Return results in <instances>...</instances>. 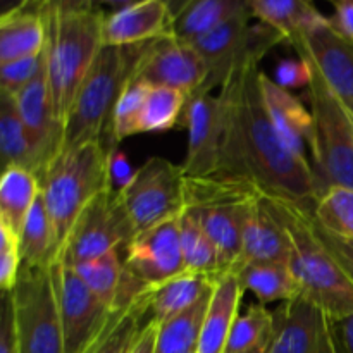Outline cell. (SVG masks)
Listing matches in <instances>:
<instances>
[{"label":"cell","instance_id":"obj_1","mask_svg":"<svg viewBox=\"0 0 353 353\" xmlns=\"http://www.w3.org/2000/svg\"><path fill=\"white\" fill-rule=\"evenodd\" d=\"M259 64L231 72L219 93L223 140L214 176L243 179L262 193L316 205L312 164L296 157L279 140L259 86Z\"/></svg>","mask_w":353,"mask_h":353},{"label":"cell","instance_id":"obj_20","mask_svg":"<svg viewBox=\"0 0 353 353\" xmlns=\"http://www.w3.org/2000/svg\"><path fill=\"white\" fill-rule=\"evenodd\" d=\"M252 264H290V240L279 221L259 196L250 207L241 234V254L231 274Z\"/></svg>","mask_w":353,"mask_h":353},{"label":"cell","instance_id":"obj_38","mask_svg":"<svg viewBox=\"0 0 353 353\" xmlns=\"http://www.w3.org/2000/svg\"><path fill=\"white\" fill-rule=\"evenodd\" d=\"M150 85L130 81L123 95L114 107L112 123H110V140L119 145L126 138L140 134L141 112L147 100Z\"/></svg>","mask_w":353,"mask_h":353},{"label":"cell","instance_id":"obj_3","mask_svg":"<svg viewBox=\"0 0 353 353\" xmlns=\"http://www.w3.org/2000/svg\"><path fill=\"white\" fill-rule=\"evenodd\" d=\"M45 72L55 117L65 124L83 79L102 50L105 12L93 2H45Z\"/></svg>","mask_w":353,"mask_h":353},{"label":"cell","instance_id":"obj_39","mask_svg":"<svg viewBox=\"0 0 353 353\" xmlns=\"http://www.w3.org/2000/svg\"><path fill=\"white\" fill-rule=\"evenodd\" d=\"M43 68L45 54L0 62V93H6L14 99L43 71Z\"/></svg>","mask_w":353,"mask_h":353},{"label":"cell","instance_id":"obj_6","mask_svg":"<svg viewBox=\"0 0 353 353\" xmlns=\"http://www.w3.org/2000/svg\"><path fill=\"white\" fill-rule=\"evenodd\" d=\"M261 190L243 179L185 178V210L196 217L219 254L221 276L233 272L241 254V234Z\"/></svg>","mask_w":353,"mask_h":353},{"label":"cell","instance_id":"obj_47","mask_svg":"<svg viewBox=\"0 0 353 353\" xmlns=\"http://www.w3.org/2000/svg\"><path fill=\"white\" fill-rule=\"evenodd\" d=\"M268 347H269V343L264 345V347H261V348H255V350H252V352H247V353H268Z\"/></svg>","mask_w":353,"mask_h":353},{"label":"cell","instance_id":"obj_13","mask_svg":"<svg viewBox=\"0 0 353 353\" xmlns=\"http://www.w3.org/2000/svg\"><path fill=\"white\" fill-rule=\"evenodd\" d=\"M209 69L192 43L176 37L145 43L131 81L179 90L192 99L202 92Z\"/></svg>","mask_w":353,"mask_h":353},{"label":"cell","instance_id":"obj_10","mask_svg":"<svg viewBox=\"0 0 353 353\" xmlns=\"http://www.w3.org/2000/svg\"><path fill=\"white\" fill-rule=\"evenodd\" d=\"M252 17H238L214 33L193 41L209 69V78L200 93L223 88L231 72L248 64H259L269 50L285 38L264 23L250 24ZM199 95V93H196Z\"/></svg>","mask_w":353,"mask_h":353},{"label":"cell","instance_id":"obj_21","mask_svg":"<svg viewBox=\"0 0 353 353\" xmlns=\"http://www.w3.org/2000/svg\"><path fill=\"white\" fill-rule=\"evenodd\" d=\"M259 86H261L262 100L268 109L269 119H271L279 140L296 157L310 162V159L307 157V147H309L310 134H312L310 110L303 107L299 97L276 85L274 79H271L262 71L259 76Z\"/></svg>","mask_w":353,"mask_h":353},{"label":"cell","instance_id":"obj_28","mask_svg":"<svg viewBox=\"0 0 353 353\" xmlns=\"http://www.w3.org/2000/svg\"><path fill=\"white\" fill-rule=\"evenodd\" d=\"M216 279L207 276L183 272L157 286H148L150 317L154 323L162 324L185 310L192 309L200 299L212 290Z\"/></svg>","mask_w":353,"mask_h":353},{"label":"cell","instance_id":"obj_30","mask_svg":"<svg viewBox=\"0 0 353 353\" xmlns=\"http://www.w3.org/2000/svg\"><path fill=\"white\" fill-rule=\"evenodd\" d=\"M245 292H252L259 303L290 302L300 296V286L290 264H252L236 272Z\"/></svg>","mask_w":353,"mask_h":353},{"label":"cell","instance_id":"obj_22","mask_svg":"<svg viewBox=\"0 0 353 353\" xmlns=\"http://www.w3.org/2000/svg\"><path fill=\"white\" fill-rule=\"evenodd\" d=\"M45 2H21L0 16V62L34 57L45 52Z\"/></svg>","mask_w":353,"mask_h":353},{"label":"cell","instance_id":"obj_23","mask_svg":"<svg viewBox=\"0 0 353 353\" xmlns=\"http://www.w3.org/2000/svg\"><path fill=\"white\" fill-rule=\"evenodd\" d=\"M174 37L193 43L238 17H252L248 0H190L172 3Z\"/></svg>","mask_w":353,"mask_h":353},{"label":"cell","instance_id":"obj_8","mask_svg":"<svg viewBox=\"0 0 353 353\" xmlns=\"http://www.w3.org/2000/svg\"><path fill=\"white\" fill-rule=\"evenodd\" d=\"M10 293L19 353H65L54 265L21 268Z\"/></svg>","mask_w":353,"mask_h":353},{"label":"cell","instance_id":"obj_40","mask_svg":"<svg viewBox=\"0 0 353 353\" xmlns=\"http://www.w3.org/2000/svg\"><path fill=\"white\" fill-rule=\"evenodd\" d=\"M21 254L19 236L0 224V293H10L19 278Z\"/></svg>","mask_w":353,"mask_h":353},{"label":"cell","instance_id":"obj_29","mask_svg":"<svg viewBox=\"0 0 353 353\" xmlns=\"http://www.w3.org/2000/svg\"><path fill=\"white\" fill-rule=\"evenodd\" d=\"M40 193V179L33 172L21 168L3 169L0 178V224L19 236Z\"/></svg>","mask_w":353,"mask_h":353},{"label":"cell","instance_id":"obj_32","mask_svg":"<svg viewBox=\"0 0 353 353\" xmlns=\"http://www.w3.org/2000/svg\"><path fill=\"white\" fill-rule=\"evenodd\" d=\"M210 295H212V290L203 299H200L192 309L185 310L165 323L157 324L155 353H196Z\"/></svg>","mask_w":353,"mask_h":353},{"label":"cell","instance_id":"obj_44","mask_svg":"<svg viewBox=\"0 0 353 353\" xmlns=\"http://www.w3.org/2000/svg\"><path fill=\"white\" fill-rule=\"evenodd\" d=\"M333 6L334 16L330 17L331 23L336 28L338 33L353 45V0H340Z\"/></svg>","mask_w":353,"mask_h":353},{"label":"cell","instance_id":"obj_25","mask_svg":"<svg viewBox=\"0 0 353 353\" xmlns=\"http://www.w3.org/2000/svg\"><path fill=\"white\" fill-rule=\"evenodd\" d=\"M147 288L133 302L110 310L102 330L81 353H130L152 321Z\"/></svg>","mask_w":353,"mask_h":353},{"label":"cell","instance_id":"obj_45","mask_svg":"<svg viewBox=\"0 0 353 353\" xmlns=\"http://www.w3.org/2000/svg\"><path fill=\"white\" fill-rule=\"evenodd\" d=\"M155 343H157V323L150 321L141 331L140 338L130 353H155Z\"/></svg>","mask_w":353,"mask_h":353},{"label":"cell","instance_id":"obj_37","mask_svg":"<svg viewBox=\"0 0 353 353\" xmlns=\"http://www.w3.org/2000/svg\"><path fill=\"white\" fill-rule=\"evenodd\" d=\"M314 216L334 236L353 241V190L333 186L314 205Z\"/></svg>","mask_w":353,"mask_h":353},{"label":"cell","instance_id":"obj_15","mask_svg":"<svg viewBox=\"0 0 353 353\" xmlns=\"http://www.w3.org/2000/svg\"><path fill=\"white\" fill-rule=\"evenodd\" d=\"M292 47L353 114V45L338 33L330 17L310 28Z\"/></svg>","mask_w":353,"mask_h":353},{"label":"cell","instance_id":"obj_7","mask_svg":"<svg viewBox=\"0 0 353 353\" xmlns=\"http://www.w3.org/2000/svg\"><path fill=\"white\" fill-rule=\"evenodd\" d=\"M312 114L309 148L317 199L333 186L353 190V114L314 71L307 88Z\"/></svg>","mask_w":353,"mask_h":353},{"label":"cell","instance_id":"obj_42","mask_svg":"<svg viewBox=\"0 0 353 353\" xmlns=\"http://www.w3.org/2000/svg\"><path fill=\"white\" fill-rule=\"evenodd\" d=\"M107 145H109V152H107V171H109L110 188L114 192H121V190L130 185V181L133 179L137 171H133L130 159L126 157L124 152L119 150L117 143L107 141Z\"/></svg>","mask_w":353,"mask_h":353},{"label":"cell","instance_id":"obj_43","mask_svg":"<svg viewBox=\"0 0 353 353\" xmlns=\"http://www.w3.org/2000/svg\"><path fill=\"white\" fill-rule=\"evenodd\" d=\"M0 353H19L12 293L0 295Z\"/></svg>","mask_w":353,"mask_h":353},{"label":"cell","instance_id":"obj_33","mask_svg":"<svg viewBox=\"0 0 353 353\" xmlns=\"http://www.w3.org/2000/svg\"><path fill=\"white\" fill-rule=\"evenodd\" d=\"M179 231H181L185 272L207 276L212 279L219 278V254H217L214 241L210 240L196 217L183 210V214L179 216Z\"/></svg>","mask_w":353,"mask_h":353},{"label":"cell","instance_id":"obj_24","mask_svg":"<svg viewBox=\"0 0 353 353\" xmlns=\"http://www.w3.org/2000/svg\"><path fill=\"white\" fill-rule=\"evenodd\" d=\"M243 293L236 274H223L214 281L196 353H224L234 321L240 316Z\"/></svg>","mask_w":353,"mask_h":353},{"label":"cell","instance_id":"obj_11","mask_svg":"<svg viewBox=\"0 0 353 353\" xmlns=\"http://www.w3.org/2000/svg\"><path fill=\"white\" fill-rule=\"evenodd\" d=\"M119 193L137 233L147 231L185 210V174L181 165L164 157H150L137 169Z\"/></svg>","mask_w":353,"mask_h":353},{"label":"cell","instance_id":"obj_34","mask_svg":"<svg viewBox=\"0 0 353 353\" xmlns=\"http://www.w3.org/2000/svg\"><path fill=\"white\" fill-rule=\"evenodd\" d=\"M119 252H107L100 257L74 265V271L92 290L93 295L110 309L119 307L124 285V261Z\"/></svg>","mask_w":353,"mask_h":353},{"label":"cell","instance_id":"obj_36","mask_svg":"<svg viewBox=\"0 0 353 353\" xmlns=\"http://www.w3.org/2000/svg\"><path fill=\"white\" fill-rule=\"evenodd\" d=\"M274 316L268 305L254 303L236 317L224 353H247L269 343L272 334Z\"/></svg>","mask_w":353,"mask_h":353},{"label":"cell","instance_id":"obj_41","mask_svg":"<svg viewBox=\"0 0 353 353\" xmlns=\"http://www.w3.org/2000/svg\"><path fill=\"white\" fill-rule=\"evenodd\" d=\"M314 79V69L303 59H285L274 69V81L285 90L309 88Z\"/></svg>","mask_w":353,"mask_h":353},{"label":"cell","instance_id":"obj_16","mask_svg":"<svg viewBox=\"0 0 353 353\" xmlns=\"http://www.w3.org/2000/svg\"><path fill=\"white\" fill-rule=\"evenodd\" d=\"M124 255V269L143 286H157L185 272L179 217L138 233Z\"/></svg>","mask_w":353,"mask_h":353},{"label":"cell","instance_id":"obj_5","mask_svg":"<svg viewBox=\"0 0 353 353\" xmlns=\"http://www.w3.org/2000/svg\"><path fill=\"white\" fill-rule=\"evenodd\" d=\"M143 47H102L69 110L61 152L105 137L110 140L114 107L133 78Z\"/></svg>","mask_w":353,"mask_h":353},{"label":"cell","instance_id":"obj_17","mask_svg":"<svg viewBox=\"0 0 353 353\" xmlns=\"http://www.w3.org/2000/svg\"><path fill=\"white\" fill-rule=\"evenodd\" d=\"M188 148L181 171L185 178H205L217 172L223 140V110L219 95L199 93L188 100L185 123Z\"/></svg>","mask_w":353,"mask_h":353},{"label":"cell","instance_id":"obj_14","mask_svg":"<svg viewBox=\"0 0 353 353\" xmlns=\"http://www.w3.org/2000/svg\"><path fill=\"white\" fill-rule=\"evenodd\" d=\"M65 353H81L102 330L110 307L100 302L74 268L54 264Z\"/></svg>","mask_w":353,"mask_h":353},{"label":"cell","instance_id":"obj_12","mask_svg":"<svg viewBox=\"0 0 353 353\" xmlns=\"http://www.w3.org/2000/svg\"><path fill=\"white\" fill-rule=\"evenodd\" d=\"M268 353H343L336 321L296 296L272 312Z\"/></svg>","mask_w":353,"mask_h":353},{"label":"cell","instance_id":"obj_27","mask_svg":"<svg viewBox=\"0 0 353 353\" xmlns=\"http://www.w3.org/2000/svg\"><path fill=\"white\" fill-rule=\"evenodd\" d=\"M252 17L278 31L286 43L299 41L312 26L326 19L307 0H248Z\"/></svg>","mask_w":353,"mask_h":353},{"label":"cell","instance_id":"obj_2","mask_svg":"<svg viewBox=\"0 0 353 353\" xmlns=\"http://www.w3.org/2000/svg\"><path fill=\"white\" fill-rule=\"evenodd\" d=\"M262 196L288 234L290 268L300 296L334 321L353 316V241L330 233L312 207L265 193Z\"/></svg>","mask_w":353,"mask_h":353},{"label":"cell","instance_id":"obj_46","mask_svg":"<svg viewBox=\"0 0 353 353\" xmlns=\"http://www.w3.org/2000/svg\"><path fill=\"white\" fill-rule=\"evenodd\" d=\"M343 353H353V316L343 321H336Z\"/></svg>","mask_w":353,"mask_h":353},{"label":"cell","instance_id":"obj_9","mask_svg":"<svg viewBox=\"0 0 353 353\" xmlns=\"http://www.w3.org/2000/svg\"><path fill=\"white\" fill-rule=\"evenodd\" d=\"M137 234L119 193L103 190L79 214L55 264L74 268L107 252L126 248Z\"/></svg>","mask_w":353,"mask_h":353},{"label":"cell","instance_id":"obj_31","mask_svg":"<svg viewBox=\"0 0 353 353\" xmlns=\"http://www.w3.org/2000/svg\"><path fill=\"white\" fill-rule=\"evenodd\" d=\"M23 268H45L55 262V238L43 196L38 195L19 233Z\"/></svg>","mask_w":353,"mask_h":353},{"label":"cell","instance_id":"obj_18","mask_svg":"<svg viewBox=\"0 0 353 353\" xmlns=\"http://www.w3.org/2000/svg\"><path fill=\"white\" fill-rule=\"evenodd\" d=\"M174 37V12L171 2L141 0L123 3L105 14L102 24L103 47H134Z\"/></svg>","mask_w":353,"mask_h":353},{"label":"cell","instance_id":"obj_4","mask_svg":"<svg viewBox=\"0 0 353 353\" xmlns=\"http://www.w3.org/2000/svg\"><path fill=\"white\" fill-rule=\"evenodd\" d=\"M107 152L109 145L103 140L69 148L61 152L40 176L41 196L54 230L55 262L79 214L97 195L110 188Z\"/></svg>","mask_w":353,"mask_h":353},{"label":"cell","instance_id":"obj_35","mask_svg":"<svg viewBox=\"0 0 353 353\" xmlns=\"http://www.w3.org/2000/svg\"><path fill=\"white\" fill-rule=\"evenodd\" d=\"M188 100L190 97L179 90L150 86L141 112L140 133H161L185 123Z\"/></svg>","mask_w":353,"mask_h":353},{"label":"cell","instance_id":"obj_26","mask_svg":"<svg viewBox=\"0 0 353 353\" xmlns=\"http://www.w3.org/2000/svg\"><path fill=\"white\" fill-rule=\"evenodd\" d=\"M0 154L3 169H26L37 178L43 174L40 152L17 114L14 99L6 93H0Z\"/></svg>","mask_w":353,"mask_h":353},{"label":"cell","instance_id":"obj_19","mask_svg":"<svg viewBox=\"0 0 353 353\" xmlns=\"http://www.w3.org/2000/svg\"><path fill=\"white\" fill-rule=\"evenodd\" d=\"M14 103L40 152L45 172L48 164L61 154L64 143V124L55 117L45 68L26 88L14 97Z\"/></svg>","mask_w":353,"mask_h":353}]
</instances>
